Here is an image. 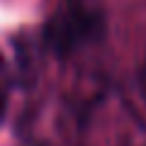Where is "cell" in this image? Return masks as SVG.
Listing matches in <instances>:
<instances>
[{
    "instance_id": "obj_1",
    "label": "cell",
    "mask_w": 146,
    "mask_h": 146,
    "mask_svg": "<svg viewBox=\"0 0 146 146\" xmlns=\"http://www.w3.org/2000/svg\"><path fill=\"white\" fill-rule=\"evenodd\" d=\"M105 34V15L100 7L66 5L49 20L44 29V42L58 56L73 54L78 49L100 42Z\"/></svg>"
},
{
    "instance_id": "obj_2",
    "label": "cell",
    "mask_w": 146,
    "mask_h": 146,
    "mask_svg": "<svg viewBox=\"0 0 146 146\" xmlns=\"http://www.w3.org/2000/svg\"><path fill=\"white\" fill-rule=\"evenodd\" d=\"M139 90H141V95H144V100H146V61H144V66H141V71H139Z\"/></svg>"
},
{
    "instance_id": "obj_3",
    "label": "cell",
    "mask_w": 146,
    "mask_h": 146,
    "mask_svg": "<svg viewBox=\"0 0 146 146\" xmlns=\"http://www.w3.org/2000/svg\"><path fill=\"white\" fill-rule=\"evenodd\" d=\"M100 0H68V5H78V7H98Z\"/></svg>"
},
{
    "instance_id": "obj_4",
    "label": "cell",
    "mask_w": 146,
    "mask_h": 146,
    "mask_svg": "<svg viewBox=\"0 0 146 146\" xmlns=\"http://www.w3.org/2000/svg\"><path fill=\"white\" fill-rule=\"evenodd\" d=\"M29 146H51V144H44V141H34V144H29Z\"/></svg>"
},
{
    "instance_id": "obj_5",
    "label": "cell",
    "mask_w": 146,
    "mask_h": 146,
    "mask_svg": "<svg viewBox=\"0 0 146 146\" xmlns=\"http://www.w3.org/2000/svg\"><path fill=\"white\" fill-rule=\"evenodd\" d=\"M0 68H3V58H0Z\"/></svg>"
}]
</instances>
